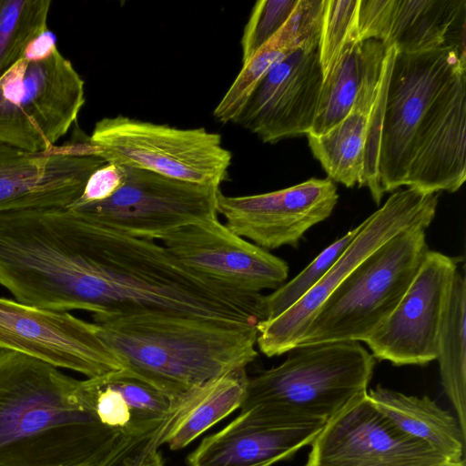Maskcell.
<instances>
[{
	"instance_id": "484cf974",
	"label": "cell",
	"mask_w": 466,
	"mask_h": 466,
	"mask_svg": "<svg viewBox=\"0 0 466 466\" xmlns=\"http://www.w3.org/2000/svg\"><path fill=\"white\" fill-rule=\"evenodd\" d=\"M50 0H0V77L46 31Z\"/></svg>"
},
{
	"instance_id": "30bf717a",
	"label": "cell",
	"mask_w": 466,
	"mask_h": 466,
	"mask_svg": "<svg viewBox=\"0 0 466 466\" xmlns=\"http://www.w3.org/2000/svg\"><path fill=\"white\" fill-rule=\"evenodd\" d=\"M304 466H465L400 430L367 393L331 418Z\"/></svg>"
},
{
	"instance_id": "f546056e",
	"label": "cell",
	"mask_w": 466,
	"mask_h": 466,
	"mask_svg": "<svg viewBox=\"0 0 466 466\" xmlns=\"http://www.w3.org/2000/svg\"><path fill=\"white\" fill-rule=\"evenodd\" d=\"M166 421L146 433L122 437L96 466H140L152 450L160 447L159 440Z\"/></svg>"
},
{
	"instance_id": "d6a6232c",
	"label": "cell",
	"mask_w": 466,
	"mask_h": 466,
	"mask_svg": "<svg viewBox=\"0 0 466 466\" xmlns=\"http://www.w3.org/2000/svg\"><path fill=\"white\" fill-rule=\"evenodd\" d=\"M140 466H164V461L158 448L152 450L144 459Z\"/></svg>"
},
{
	"instance_id": "1f68e13d",
	"label": "cell",
	"mask_w": 466,
	"mask_h": 466,
	"mask_svg": "<svg viewBox=\"0 0 466 466\" xmlns=\"http://www.w3.org/2000/svg\"><path fill=\"white\" fill-rule=\"evenodd\" d=\"M56 49H58L56 36L47 29L29 43L22 57L28 60H40L49 56Z\"/></svg>"
},
{
	"instance_id": "d4e9b609",
	"label": "cell",
	"mask_w": 466,
	"mask_h": 466,
	"mask_svg": "<svg viewBox=\"0 0 466 466\" xmlns=\"http://www.w3.org/2000/svg\"><path fill=\"white\" fill-rule=\"evenodd\" d=\"M365 72L362 41L356 35L345 46L339 60L323 78L310 132L320 136L339 124L353 107Z\"/></svg>"
},
{
	"instance_id": "9a60e30c",
	"label": "cell",
	"mask_w": 466,
	"mask_h": 466,
	"mask_svg": "<svg viewBox=\"0 0 466 466\" xmlns=\"http://www.w3.org/2000/svg\"><path fill=\"white\" fill-rule=\"evenodd\" d=\"M105 164L90 156L87 139L42 153L0 144V214L67 208L81 196L92 173Z\"/></svg>"
},
{
	"instance_id": "52a82bcc",
	"label": "cell",
	"mask_w": 466,
	"mask_h": 466,
	"mask_svg": "<svg viewBox=\"0 0 466 466\" xmlns=\"http://www.w3.org/2000/svg\"><path fill=\"white\" fill-rule=\"evenodd\" d=\"M85 82L58 49L22 57L0 77V144L29 153L51 150L85 104Z\"/></svg>"
},
{
	"instance_id": "e0dca14e",
	"label": "cell",
	"mask_w": 466,
	"mask_h": 466,
	"mask_svg": "<svg viewBox=\"0 0 466 466\" xmlns=\"http://www.w3.org/2000/svg\"><path fill=\"white\" fill-rule=\"evenodd\" d=\"M465 0H360V41L414 54L455 46L465 49Z\"/></svg>"
},
{
	"instance_id": "44dd1931",
	"label": "cell",
	"mask_w": 466,
	"mask_h": 466,
	"mask_svg": "<svg viewBox=\"0 0 466 466\" xmlns=\"http://www.w3.org/2000/svg\"><path fill=\"white\" fill-rule=\"evenodd\" d=\"M323 1L299 0L281 30L247 63L214 109L222 124L234 123L264 76L279 61L305 46H319Z\"/></svg>"
},
{
	"instance_id": "5bb4252c",
	"label": "cell",
	"mask_w": 466,
	"mask_h": 466,
	"mask_svg": "<svg viewBox=\"0 0 466 466\" xmlns=\"http://www.w3.org/2000/svg\"><path fill=\"white\" fill-rule=\"evenodd\" d=\"M339 199L329 178L248 196L218 195V213L235 234L264 249L297 247L304 234L328 218Z\"/></svg>"
},
{
	"instance_id": "8992f818",
	"label": "cell",
	"mask_w": 466,
	"mask_h": 466,
	"mask_svg": "<svg viewBox=\"0 0 466 466\" xmlns=\"http://www.w3.org/2000/svg\"><path fill=\"white\" fill-rule=\"evenodd\" d=\"M88 143L92 155L106 163L203 186L219 187L232 160L221 136L205 127L178 128L123 115L97 121Z\"/></svg>"
},
{
	"instance_id": "7a4b0ae2",
	"label": "cell",
	"mask_w": 466,
	"mask_h": 466,
	"mask_svg": "<svg viewBox=\"0 0 466 466\" xmlns=\"http://www.w3.org/2000/svg\"><path fill=\"white\" fill-rule=\"evenodd\" d=\"M122 437L99 420L81 380L0 350V466H96Z\"/></svg>"
},
{
	"instance_id": "6da1fadb",
	"label": "cell",
	"mask_w": 466,
	"mask_h": 466,
	"mask_svg": "<svg viewBox=\"0 0 466 466\" xmlns=\"http://www.w3.org/2000/svg\"><path fill=\"white\" fill-rule=\"evenodd\" d=\"M381 96L363 181L373 200L403 186L457 191L466 179L465 49L395 50Z\"/></svg>"
},
{
	"instance_id": "7c38bea8",
	"label": "cell",
	"mask_w": 466,
	"mask_h": 466,
	"mask_svg": "<svg viewBox=\"0 0 466 466\" xmlns=\"http://www.w3.org/2000/svg\"><path fill=\"white\" fill-rule=\"evenodd\" d=\"M0 350L94 378L122 369L94 322L0 298Z\"/></svg>"
},
{
	"instance_id": "f1b7e54d",
	"label": "cell",
	"mask_w": 466,
	"mask_h": 466,
	"mask_svg": "<svg viewBox=\"0 0 466 466\" xmlns=\"http://www.w3.org/2000/svg\"><path fill=\"white\" fill-rule=\"evenodd\" d=\"M299 0H259L252 8L241 38L242 65L275 36L295 12Z\"/></svg>"
},
{
	"instance_id": "4dcf8cb0",
	"label": "cell",
	"mask_w": 466,
	"mask_h": 466,
	"mask_svg": "<svg viewBox=\"0 0 466 466\" xmlns=\"http://www.w3.org/2000/svg\"><path fill=\"white\" fill-rule=\"evenodd\" d=\"M125 167L114 163H106L87 179L81 196L67 208H77L100 202L113 196L125 183Z\"/></svg>"
},
{
	"instance_id": "7402d4cb",
	"label": "cell",
	"mask_w": 466,
	"mask_h": 466,
	"mask_svg": "<svg viewBox=\"0 0 466 466\" xmlns=\"http://www.w3.org/2000/svg\"><path fill=\"white\" fill-rule=\"evenodd\" d=\"M246 368L217 376L182 394L166 421L159 446L181 450L240 408L247 393Z\"/></svg>"
},
{
	"instance_id": "ffe728a7",
	"label": "cell",
	"mask_w": 466,
	"mask_h": 466,
	"mask_svg": "<svg viewBox=\"0 0 466 466\" xmlns=\"http://www.w3.org/2000/svg\"><path fill=\"white\" fill-rule=\"evenodd\" d=\"M99 420L122 436L146 433L165 422L180 396L170 395L126 369L81 380Z\"/></svg>"
},
{
	"instance_id": "2e32d148",
	"label": "cell",
	"mask_w": 466,
	"mask_h": 466,
	"mask_svg": "<svg viewBox=\"0 0 466 466\" xmlns=\"http://www.w3.org/2000/svg\"><path fill=\"white\" fill-rule=\"evenodd\" d=\"M319 46H305L276 64L260 80L235 124L264 143L308 135L323 73Z\"/></svg>"
},
{
	"instance_id": "4316f807",
	"label": "cell",
	"mask_w": 466,
	"mask_h": 466,
	"mask_svg": "<svg viewBox=\"0 0 466 466\" xmlns=\"http://www.w3.org/2000/svg\"><path fill=\"white\" fill-rule=\"evenodd\" d=\"M360 228L361 223L328 246L291 280L264 295V320L277 318L302 299L345 251Z\"/></svg>"
},
{
	"instance_id": "ac0fdd59",
	"label": "cell",
	"mask_w": 466,
	"mask_h": 466,
	"mask_svg": "<svg viewBox=\"0 0 466 466\" xmlns=\"http://www.w3.org/2000/svg\"><path fill=\"white\" fill-rule=\"evenodd\" d=\"M325 424L280 425L239 412L219 431L202 440L187 466H272L310 445Z\"/></svg>"
},
{
	"instance_id": "8fae6325",
	"label": "cell",
	"mask_w": 466,
	"mask_h": 466,
	"mask_svg": "<svg viewBox=\"0 0 466 466\" xmlns=\"http://www.w3.org/2000/svg\"><path fill=\"white\" fill-rule=\"evenodd\" d=\"M460 258L428 250L402 299L365 340L374 359L424 366L438 354L439 336Z\"/></svg>"
},
{
	"instance_id": "277c9868",
	"label": "cell",
	"mask_w": 466,
	"mask_h": 466,
	"mask_svg": "<svg viewBox=\"0 0 466 466\" xmlns=\"http://www.w3.org/2000/svg\"><path fill=\"white\" fill-rule=\"evenodd\" d=\"M287 353L248 378L241 412L280 425L326 424L368 392L376 362L358 341L299 344Z\"/></svg>"
},
{
	"instance_id": "ba28073f",
	"label": "cell",
	"mask_w": 466,
	"mask_h": 466,
	"mask_svg": "<svg viewBox=\"0 0 466 466\" xmlns=\"http://www.w3.org/2000/svg\"><path fill=\"white\" fill-rule=\"evenodd\" d=\"M439 193L413 187L398 190L361 222V228L323 278L295 305L257 326V344L267 357L280 356L298 346L319 308L369 255L398 233L428 228L435 218Z\"/></svg>"
},
{
	"instance_id": "9c48e42d",
	"label": "cell",
	"mask_w": 466,
	"mask_h": 466,
	"mask_svg": "<svg viewBox=\"0 0 466 466\" xmlns=\"http://www.w3.org/2000/svg\"><path fill=\"white\" fill-rule=\"evenodd\" d=\"M124 167L125 183L109 198L69 208L126 234L157 241L181 228L218 218L219 187Z\"/></svg>"
},
{
	"instance_id": "cb8c5ba5",
	"label": "cell",
	"mask_w": 466,
	"mask_h": 466,
	"mask_svg": "<svg viewBox=\"0 0 466 466\" xmlns=\"http://www.w3.org/2000/svg\"><path fill=\"white\" fill-rule=\"evenodd\" d=\"M466 280L459 270L454 277L441 324L438 354L441 384L466 436Z\"/></svg>"
},
{
	"instance_id": "4fadbf2b",
	"label": "cell",
	"mask_w": 466,
	"mask_h": 466,
	"mask_svg": "<svg viewBox=\"0 0 466 466\" xmlns=\"http://www.w3.org/2000/svg\"><path fill=\"white\" fill-rule=\"evenodd\" d=\"M159 242L190 270L234 290L277 289L289 276L285 260L235 234L218 218L181 228Z\"/></svg>"
},
{
	"instance_id": "603a6c76",
	"label": "cell",
	"mask_w": 466,
	"mask_h": 466,
	"mask_svg": "<svg viewBox=\"0 0 466 466\" xmlns=\"http://www.w3.org/2000/svg\"><path fill=\"white\" fill-rule=\"evenodd\" d=\"M372 404L405 433L454 462H464L466 436L458 420L428 396L417 397L376 386L367 392Z\"/></svg>"
},
{
	"instance_id": "d6986e66",
	"label": "cell",
	"mask_w": 466,
	"mask_h": 466,
	"mask_svg": "<svg viewBox=\"0 0 466 466\" xmlns=\"http://www.w3.org/2000/svg\"><path fill=\"white\" fill-rule=\"evenodd\" d=\"M393 55L384 66L368 65L355 104L339 124L323 135H307L314 157L333 182L363 187L370 127Z\"/></svg>"
},
{
	"instance_id": "83f0119b",
	"label": "cell",
	"mask_w": 466,
	"mask_h": 466,
	"mask_svg": "<svg viewBox=\"0 0 466 466\" xmlns=\"http://www.w3.org/2000/svg\"><path fill=\"white\" fill-rule=\"evenodd\" d=\"M360 0H324L319 56L323 78L339 60L347 43L358 35Z\"/></svg>"
},
{
	"instance_id": "3957f363",
	"label": "cell",
	"mask_w": 466,
	"mask_h": 466,
	"mask_svg": "<svg viewBox=\"0 0 466 466\" xmlns=\"http://www.w3.org/2000/svg\"><path fill=\"white\" fill-rule=\"evenodd\" d=\"M93 317L123 369L173 396L258 356L257 327L162 314Z\"/></svg>"
},
{
	"instance_id": "5b68a950",
	"label": "cell",
	"mask_w": 466,
	"mask_h": 466,
	"mask_svg": "<svg viewBox=\"0 0 466 466\" xmlns=\"http://www.w3.org/2000/svg\"><path fill=\"white\" fill-rule=\"evenodd\" d=\"M426 229L412 227L398 233L360 263L319 308L299 344L365 342L416 276L429 250Z\"/></svg>"
}]
</instances>
